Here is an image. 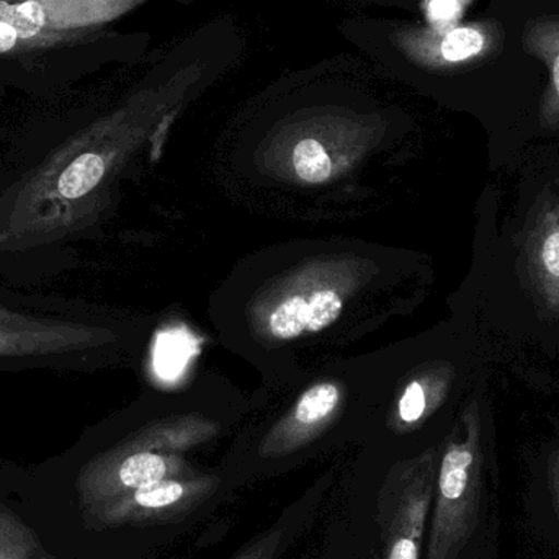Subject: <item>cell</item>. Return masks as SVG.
Listing matches in <instances>:
<instances>
[{"mask_svg":"<svg viewBox=\"0 0 559 559\" xmlns=\"http://www.w3.org/2000/svg\"><path fill=\"white\" fill-rule=\"evenodd\" d=\"M499 540L498 466L473 409L440 453L423 559H499Z\"/></svg>","mask_w":559,"mask_h":559,"instance_id":"cell-1","label":"cell"},{"mask_svg":"<svg viewBox=\"0 0 559 559\" xmlns=\"http://www.w3.org/2000/svg\"><path fill=\"white\" fill-rule=\"evenodd\" d=\"M108 337L81 302L0 285V373L88 370Z\"/></svg>","mask_w":559,"mask_h":559,"instance_id":"cell-2","label":"cell"},{"mask_svg":"<svg viewBox=\"0 0 559 559\" xmlns=\"http://www.w3.org/2000/svg\"><path fill=\"white\" fill-rule=\"evenodd\" d=\"M439 456L430 452L401 463L381 485L377 498L380 559H423Z\"/></svg>","mask_w":559,"mask_h":559,"instance_id":"cell-3","label":"cell"},{"mask_svg":"<svg viewBox=\"0 0 559 559\" xmlns=\"http://www.w3.org/2000/svg\"><path fill=\"white\" fill-rule=\"evenodd\" d=\"M195 476L182 459L153 443H128L88 460L79 473L75 488L84 512L114 501L134 489L167 478Z\"/></svg>","mask_w":559,"mask_h":559,"instance_id":"cell-4","label":"cell"},{"mask_svg":"<svg viewBox=\"0 0 559 559\" xmlns=\"http://www.w3.org/2000/svg\"><path fill=\"white\" fill-rule=\"evenodd\" d=\"M218 486L213 476L163 479L85 512V521L95 528L174 524L205 504Z\"/></svg>","mask_w":559,"mask_h":559,"instance_id":"cell-5","label":"cell"},{"mask_svg":"<svg viewBox=\"0 0 559 559\" xmlns=\"http://www.w3.org/2000/svg\"><path fill=\"white\" fill-rule=\"evenodd\" d=\"M524 242L532 286L545 308L559 312V193H547L534 209Z\"/></svg>","mask_w":559,"mask_h":559,"instance_id":"cell-6","label":"cell"},{"mask_svg":"<svg viewBox=\"0 0 559 559\" xmlns=\"http://www.w3.org/2000/svg\"><path fill=\"white\" fill-rule=\"evenodd\" d=\"M23 22L38 33H81L105 25L147 0H16Z\"/></svg>","mask_w":559,"mask_h":559,"instance_id":"cell-7","label":"cell"},{"mask_svg":"<svg viewBox=\"0 0 559 559\" xmlns=\"http://www.w3.org/2000/svg\"><path fill=\"white\" fill-rule=\"evenodd\" d=\"M528 534L544 548L559 550V449L535 466L522 496Z\"/></svg>","mask_w":559,"mask_h":559,"instance_id":"cell-8","label":"cell"},{"mask_svg":"<svg viewBox=\"0 0 559 559\" xmlns=\"http://www.w3.org/2000/svg\"><path fill=\"white\" fill-rule=\"evenodd\" d=\"M341 312L342 299L337 293L319 289L280 302L269 319V328L278 338L298 337L305 332H319L329 328Z\"/></svg>","mask_w":559,"mask_h":559,"instance_id":"cell-9","label":"cell"},{"mask_svg":"<svg viewBox=\"0 0 559 559\" xmlns=\"http://www.w3.org/2000/svg\"><path fill=\"white\" fill-rule=\"evenodd\" d=\"M338 404V391L334 384H316L302 394L293 413V424H289V436H286L271 452H285L296 443L305 442L306 433L322 426L332 416Z\"/></svg>","mask_w":559,"mask_h":559,"instance_id":"cell-10","label":"cell"},{"mask_svg":"<svg viewBox=\"0 0 559 559\" xmlns=\"http://www.w3.org/2000/svg\"><path fill=\"white\" fill-rule=\"evenodd\" d=\"M82 38H88V32L29 35V33L20 32L9 23L0 22V58L35 55L36 51H43V49L75 45Z\"/></svg>","mask_w":559,"mask_h":559,"instance_id":"cell-11","label":"cell"},{"mask_svg":"<svg viewBox=\"0 0 559 559\" xmlns=\"http://www.w3.org/2000/svg\"><path fill=\"white\" fill-rule=\"evenodd\" d=\"M302 519L296 514L285 515L277 524L249 540L241 550L236 551L229 559H280L293 538L302 527Z\"/></svg>","mask_w":559,"mask_h":559,"instance_id":"cell-12","label":"cell"},{"mask_svg":"<svg viewBox=\"0 0 559 559\" xmlns=\"http://www.w3.org/2000/svg\"><path fill=\"white\" fill-rule=\"evenodd\" d=\"M0 559H56L15 515L0 509Z\"/></svg>","mask_w":559,"mask_h":559,"instance_id":"cell-13","label":"cell"},{"mask_svg":"<svg viewBox=\"0 0 559 559\" xmlns=\"http://www.w3.org/2000/svg\"><path fill=\"white\" fill-rule=\"evenodd\" d=\"M293 169L308 183H322L331 177L332 160L316 138H302L293 147Z\"/></svg>","mask_w":559,"mask_h":559,"instance_id":"cell-14","label":"cell"},{"mask_svg":"<svg viewBox=\"0 0 559 559\" xmlns=\"http://www.w3.org/2000/svg\"><path fill=\"white\" fill-rule=\"evenodd\" d=\"M485 46L481 33L468 26L450 29L439 43V52L447 62H460L478 55Z\"/></svg>","mask_w":559,"mask_h":559,"instance_id":"cell-15","label":"cell"},{"mask_svg":"<svg viewBox=\"0 0 559 559\" xmlns=\"http://www.w3.org/2000/svg\"><path fill=\"white\" fill-rule=\"evenodd\" d=\"M427 409H429V401H427L426 388L419 381H413L397 404V417L404 426H414L423 420Z\"/></svg>","mask_w":559,"mask_h":559,"instance_id":"cell-16","label":"cell"},{"mask_svg":"<svg viewBox=\"0 0 559 559\" xmlns=\"http://www.w3.org/2000/svg\"><path fill=\"white\" fill-rule=\"evenodd\" d=\"M462 7L459 0H429L426 5L427 19L432 23L433 28H449L453 22L460 16Z\"/></svg>","mask_w":559,"mask_h":559,"instance_id":"cell-17","label":"cell"},{"mask_svg":"<svg viewBox=\"0 0 559 559\" xmlns=\"http://www.w3.org/2000/svg\"><path fill=\"white\" fill-rule=\"evenodd\" d=\"M554 79H555V87H557V92L559 94V56L557 58V61H555Z\"/></svg>","mask_w":559,"mask_h":559,"instance_id":"cell-18","label":"cell"}]
</instances>
